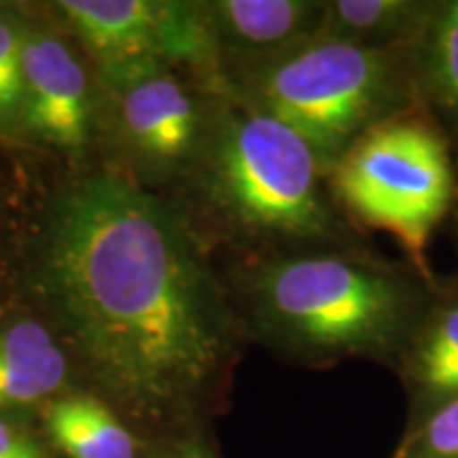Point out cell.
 I'll return each instance as SVG.
<instances>
[{"label":"cell","mask_w":458,"mask_h":458,"mask_svg":"<svg viewBox=\"0 0 458 458\" xmlns=\"http://www.w3.org/2000/svg\"><path fill=\"white\" fill-rule=\"evenodd\" d=\"M32 289L114 394L164 408L202 391L229 352V318L185 219L114 174L51 204Z\"/></svg>","instance_id":"obj_1"},{"label":"cell","mask_w":458,"mask_h":458,"mask_svg":"<svg viewBox=\"0 0 458 458\" xmlns=\"http://www.w3.org/2000/svg\"><path fill=\"white\" fill-rule=\"evenodd\" d=\"M435 291L360 246L276 255L250 278L261 334L317 363L401 357Z\"/></svg>","instance_id":"obj_2"},{"label":"cell","mask_w":458,"mask_h":458,"mask_svg":"<svg viewBox=\"0 0 458 458\" xmlns=\"http://www.w3.org/2000/svg\"><path fill=\"white\" fill-rule=\"evenodd\" d=\"M199 162L206 198L242 236L291 253L359 246L312 148L238 96L213 114Z\"/></svg>","instance_id":"obj_3"},{"label":"cell","mask_w":458,"mask_h":458,"mask_svg":"<svg viewBox=\"0 0 458 458\" xmlns=\"http://www.w3.org/2000/svg\"><path fill=\"white\" fill-rule=\"evenodd\" d=\"M238 98L293 130L327 176L365 131L420 106L414 47L376 49L317 34L283 54L249 62Z\"/></svg>","instance_id":"obj_4"},{"label":"cell","mask_w":458,"mask_h":458,"mask_svg":"<svg viewBox=\"0 0 458 458\" xmlns=\"http://www.w3.org/2000/svg\"><path fill=\"white\" fill-rule=\"evenodd\" d=\"M331 202L359 225L391 233L411 270L437 286L428 244L456 199L450 140L420 106L365 131L325 176Z\"/></svg>","instance_id":"obj_5"},{"label":"cell","mask_w":458,"mask_h":458,"mask_svg":"<svg viewBox=\"0 0 458 458\" xmlns=\"http://www.w3.org/2000/svg\"><path fill=\"white\" fill-rule=\"evenodd\" d=\"M54 11L100 66L102 83L165 62L208 68L219 57L202 4L62 0Z\"/></svg>","instance_id":"obj_6"},{"label":"cell","mask_w":458,"mask_h":458,"mask_svg":"<svg viewBox=\"0 0 458 458\" xmlns=\"http://www.w3.org/2000/svg\"><path fill=\"white\" fill-rule=\"evenodd\" d=\"M105 85L117 98L125 145L147 168L170 174L199 162L213 117L168 66L139 68Z\"/></svg>","instance_id":"obj_7"},{"label":"cell","mask_w":458,"mask_h":458,"mask_svg":"<svg viewBox=\"0 0 458 458\" xmlns=\"http://www.w3.org/2000/svg\"><path fill=\"white\" fill-rule=\"evenodd\" d=\"M89 77L60 34L26 24L21 47V131L66 156H81L91 134Z\"/></svg>","instance_id":"obj_8"},{"label":"cell","mask_w":458,"mask_h":458,"mask_svg":"<svg viewBox=\"0 0 458 458\" xmlns=\"http://www.w3.org/2000/svg\"><path fill=\"white\" fill-rule=\"evenodd\" d=\"M204 20L216 55L266 60L317 37L323 3L312 0H215L204 3Z\"/></svg>","instance_id":"obj_9"},{"label":"cell","mask_w":458,"mask_h":458,"mask_svg":"<svg viewBox=\"0 0 458 458\" xmlns=\"http://www.w3.org/2000/svg\"><path fill=\"white\" fill-rule=\"evenodd\" d=\"M66 377L68 357L47 325L34 318L0 325V410L47 401Z\"/></svg>","instance_id":"obj_10"},{"label":"cell","mask_w":458,"mask_h":458,"mask_svg":"<svg viewBox=\"0 0 458 458\" xmlns=\"http://www.w3.org/2000/svg\"><path fill=\"white\" fill-rule=\"evenodd\" d=\"M399 359L420 418L458 397V289L437 286Z\"/></svg>","instance_id":"obj_11"},{"label":"cell","mask_w":458,"mask_h":458,"mask_svg":"<svg viewBox=\"0 0 458 458\" xmlns=\"http://www.w3.org/2000/svg\"><path fill=\"white\" fill-rule=\"evenodd\" d=\"M418 105L458 147V0L437 3L414 45Z\"/></svg>","instance_id":"obj_12"},{"label":"cell","mask_w":458,"mask_h":458,"mask_svg":"<svg viewBox=\"0 0 458 458\" xmlns=\"http://www.w3.org/2000/svg\"><path fill=\"white\" fill-rule=\"evenodd\" d=\"M435 7L420 0H329L317 34L376 49L414 47Z\"/></svg>","instance_id":"obj_13"},{"label":"cell","mask_w":458,"mask_h":458,"mask_svg":"<svg viewBox=\"0 0 458 458\" xmlns=\"http://www.w3.org/2000/svg\"><path fill=\"white\" fill-rule=\"evenodd\" d=\"M45 422L54 444L68 458H136V439L123 422L89 394L51 401Z\"/></svg>","instance_id":"obj_14"},{"label":"cell","mask_w":458,"mask_h":458,"mask_svg":"<svg viewBox=\"0 0 458 458\" xmlns=\"http://www.w3.org/2000/svg\"><path fill=\"white\" fill-rule=\"evenodd\" d=\"M24 21L0 13V131H21V47Z\"/></svg>","instance_id":"obj_15"},{"label":"cell","mask_w":458,"mask_h":458,"mask_svg":"<svg viewBox=\"0 0 458 458\" xmlns=\"http://www.w3.org/2000/svg\"><path fill=\"white\" fill-rule=\"evenodd\" d=\"M393 458H458V397L416 420Z\"/></svg>","instance_id":"obj_16"},{"label":"cell","mask_w":458,"mask_h":458,"mask_svg":"<svg viewBox=\"0 0 458 458\" xmlns=\"http://www.w3.org/2000/svg\"><path fill=\"white\" fill-rule=\"evenodd\" d=\"M0 458H51L32 435L0 416Z\"/></svg>","instance_id":"obj_17"},{"label":"cell","mask_w":458,"mask_h":458,"mask_svg":"<svg viewBox=\"0 0 458 458\" xmlns=\"http://www.w3.org/2000/svg\"><path fill=\"white\" fill-rule=\"evenodd\" d=\"M168 458H215L208 450L198 444H185L179 450H174Z\"/></svg>","instance_id":"obj_18"}]
</instances>
